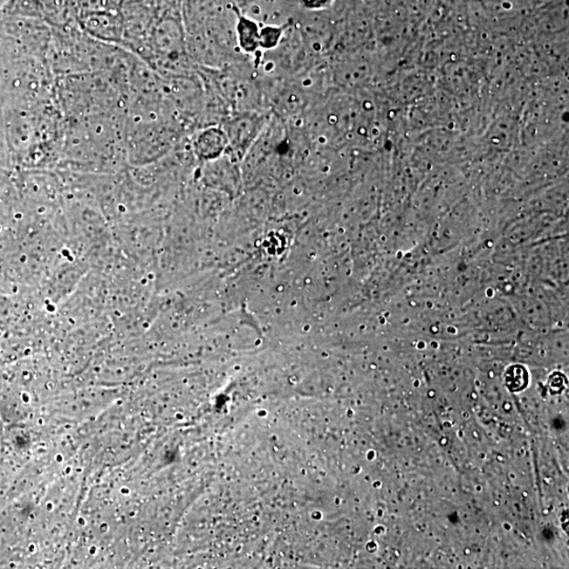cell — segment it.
<instances>
[{"instance_id": "6", "label": "cell", "mask_w": 569, "mask_h": 569, "mask_svg": "<svg viewBox=\"0 0 569 569\" xmlns=\"http://www.w3.org/2000/svg\"><path fill=\"white\" fill-rule=\"evenodd\" d=\"M564 376L560 374H554L550 379V394H560L564 389Z\"/></svg>"}, {"instance_id": "4", "label": "cell", "mask_w": 569, "mask_h": 569, "mask_svg": "<svg viewBox=\"0 0 569 569\" xmlns=\"http://www.w3.org/2000/svg\"><path fill=\"white\" fill-rule=\"evenodd\" d=\"M285 26H266L259 30V47L272 49L283 37Z\"/></svg>"}, {"instance_id": "5", "label": "cell", "mask_w": 569, "mask_h": 569, "mask_svg": "<svg viewBox=\"0 0 569 569\" xmlns=\"http://www.w3.org/2000/svg\"><path fill=\"white\" fill-rule=\"evenodd\" d=\"M300 2L307 10L321 11L329 8L334 0H300Z\"/></svg>"}, {"instance_id": "2", "label": "cell", "mask_w": 569, "mask_h": 569, "mask_svg": "<svg viewBox=\"0 0 569 569\" xmlns=\"http://www.w3.org/2000/svg\"><path fill=\"white\" fill-rule=\"evenodd\" d=\"M227 143V135L222 129L210 128L197 136L196 149L205 157H211L222 153Z\"/></svg>"}, {"instance_id": "3", "label": "cell", "mask_w": 569, "mask_h": 569, "mask_svg": "<svg viewBox=\"0 0 569 569\" xmlns=\"http://www.w3.org/2000/svg\"><path fill=\"white\" fill-rule=\"evenodd\" d=\"M529 372L521 365H513L506 370L505 385L511 393H520L529 385Z\"/></svg>"}, {"instance_id": "1", "label": "cell", "mask_w": 569, "mask_h": 569, "mask_svg": "<svg viewBox=\"0 0 569 569\" xmlns=\"http://www.w3.org/2000/svg\"><path fill=\"white\" fill-rule=\"evenodd\" d=\"M239 46L247 53L256 52L259 47V26L243 14L237 12V25Z\"/></svg>"}]
</instances>
